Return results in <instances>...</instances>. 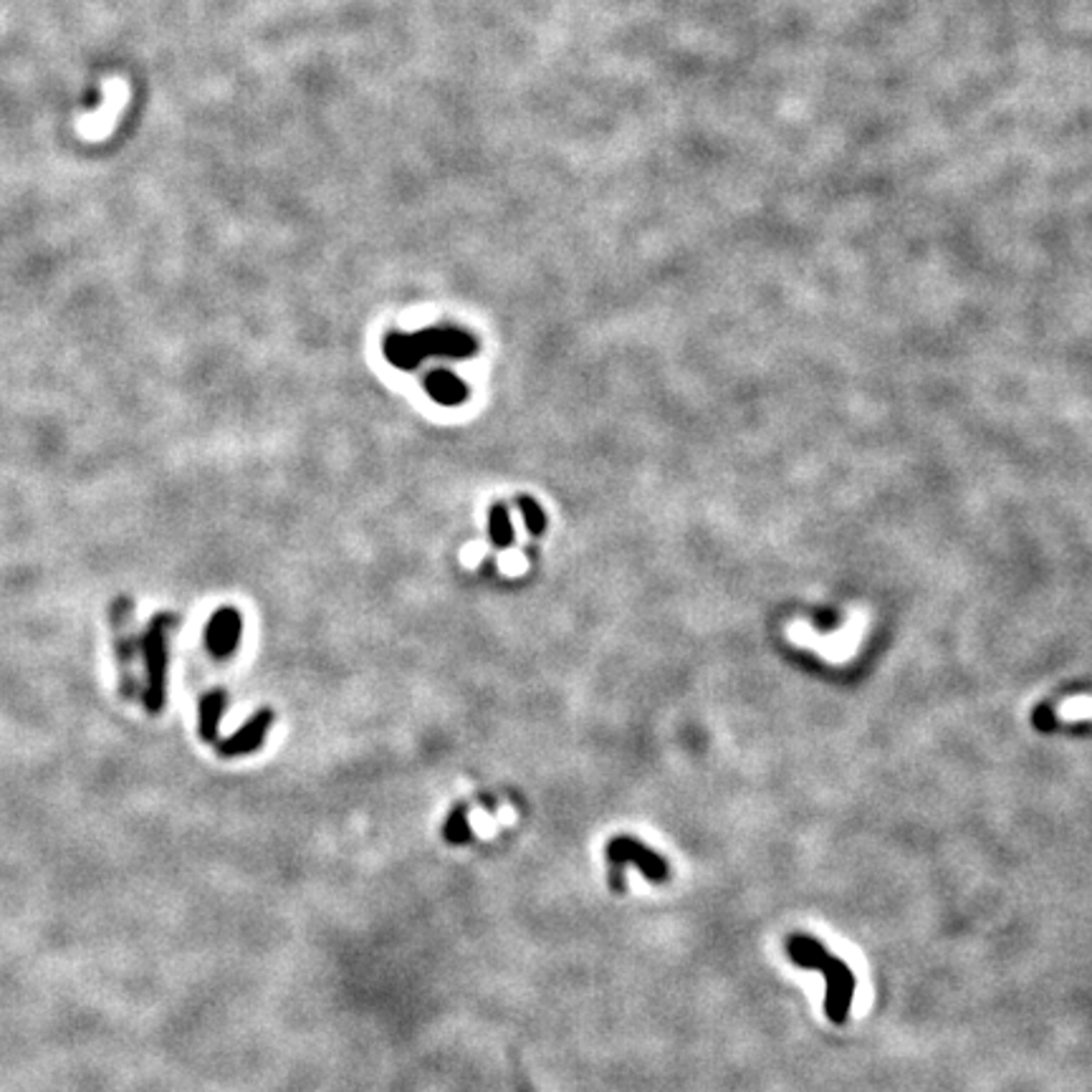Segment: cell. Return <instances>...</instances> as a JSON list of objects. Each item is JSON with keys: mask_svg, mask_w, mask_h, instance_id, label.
Wrapping results in <instances>:
<instances>
[{"mask_svg": "<svg viewBox=\"0 0 1092 1092\" xmlns=\"http://www.w3.org/2000/svg\"><path fill=\"white\" fill-rule=\"evenodd\" d=\"M481 344L469 330L453 324L428 326V330L405 334L390 332L382 339V355L395 370L413 372L422 364V359L445 357V359H469L478 355Z\"/></svg>", "mask_w": 1092, "mask_h": 1092, "instance_id": "6da1fadb", "label": "cell"}, {"mask_svg": "<svg viewBox=\"0 0 1092 1092\" xmlns=\"http://www.w3.org/2000/svg\"><path fill=\"white\" fill-rule=\"evenodd\" d=\"M785 951L789 961L797 964L799 969H814L825 976V1014L832 1025L842 1027L850 1019L852 1001H855V974L842 958L832 956L830 951L819 944L817 938L807 933H792L785 940Z\"/></svg>", "mask_w": 1092, "mask_h": 1092, "instance_id": "7a4b0ae2", "label": "cell"}, {"mask_svg": "<svg viewBox=\"0 0 1092 1092\" xmlns=\"http://www.w3.org/2000/svg\"><path fill=\"white\" fill-rule=\"evenodd\" d=\"M175 615L162 612L155 615L147 624L144 635L140 637V655L144 658V671H147V688H144L142 700L147 711L157 716L167 706V673H170V633L175 630Z\"/></svg>", "mask_w": 1092, "mask_h": 1092, "instance_id": "3957f363", "label": "cell"}, {"mask_svg": "<svg viewBox=\"0 0 1092 1092\" xmlns=\"http://www.w3.org/2000/svg\"><path fill=\"white\" fill-rule=\"evenodd\" d=\"M604 857H608L610 862V886L617 895H622L624 888H628V882H624L628 865H635L642 877H648L650 882L671 880V862L635 837H612L608 848H604Z\"/></svg>", "mask_w": 1092, "mask_h": 1092, "instance_id": "277c9868", "label": "cell"}, {"mask_svg": "<svg viewBox=\"0 0 1092 1092\" xmlns=\"http://www.w3.org/2000/svg\"><path fill=\"white\" fill-rule=\"evenodd\" d=\"M112 624H115V653L119 666V686H122L124 698H137V680L132 675L135 655L140 653V640H135L130 633L132 628V602L127 597L117 599L112 608Z\"/></svg>", "mask_w": 1092, "mask_h": 1092, "instance_id": "5b68a950", "label": "cell"}, {"mask_svg": "<svg viewBox=\"0 0 1092 1092\" xmlns=\"http://www.w3.org/2000/svg\"><path fill=\"white\" fill-rule=\"evenodd\" d=\"M243 635V615L231 604L213 612L205 624V648L216 660H229Z\"/></svg>", "mask_w": 1092, "mask_h": 1092, "instance_id": "8992f818", "label": "cell"}, {"mask_svg": "<svg viewBox=\"0 0 1092 1092\" xmlns=\"http://www.w3.org/2000/svg\"><path fill=\"white\" fill-rule=\"evenodd\" d=\"M274 718H276L274 711L261 709L256 716H251L249 721H245L241 729L236 731V734L218 743V754L225 756V759L254 754V751H258L263 743H266V738L271 734V726H274Z\"/></svg>", "mask_w": 1092, "mask_h": 1092, "instance_id": "52a82bcc", "label": "cell"}, {"mask_svg": "<svg viewBox=\"0 0 1092 1092\" xmlns=\"http://www.w3.org/2000/svg\"><path fill=\"white\" fill-rule=\"evenodd\" d=\"M422 390L433 402L443 408H460L471 400V384L453 370H433L422 380Z\"/></svg>", "mask_w": 1092, "mask_h": 1092, "instance_id": "ba28073f", "label": "cell"}, {"mask_svg": "<svg viewBox=\"0 0 1092 1092\" xmlns=\"http://www.w3.org/2000/svg\"><path fill=\"white\" fill-rule=\"evenodd\" d=\"M225 706H229V696L225 691H207L198 703V734L203 741L213 743L218 741L220 721L225 716Z\"/></svg>", "mask_w": 1092, "mask_h": 1092, "instance_id": "9c48e42d", "label": "cell"}, {"mask_svg": "<svg viewBox=\"0 0 1092 1092\" xmlns=\"http://www.w3.org/2000/svg\"><path fill=\"white\" fill-rule=\"evenodd\" d=\"M489 536H491V544H494L496 549H509L511 544H514V539H516L514 523H511L509 507L503 501H496L494 507L489 509Z\"/></svg>", "mask_w": 1092, "mask_h": 1092, "instance_id": "30bf717a", "label": "cell"}, {"mask_svg": "<svg viewBox=\"0 0 1092 1092\" xmlns=\"http://www.w3.org/2000/svg\"><path fill=\"white\" fill-rule=\"evenodd\" d=\"M443 839L448 845H469L473 839L471 822H469V807L458 805L456 810L448 814L443 822Z\"/></svg>", "mask_w": 1092, "mask_h": 1092, "instance_id": "8fae6325", "label": "cell"}, {"mask_svg": "<svg viewBox=\"0 0 1092 1092\" xmlns=\"http://www.w3.org/2000/svg\"><path fill=\"white\" fill-rule=\"evenodd\" d=\"M516 507H519L523 527H527L529 534H532V536H544L547 534L549 516H547V511L539 507V501H536V498L519 496V498H516Z\"/></svg>", "mask_w": 1092, "mask_h": 1092, "instance_id": "7c38bea8", "label": "cell"}]
</instances>
